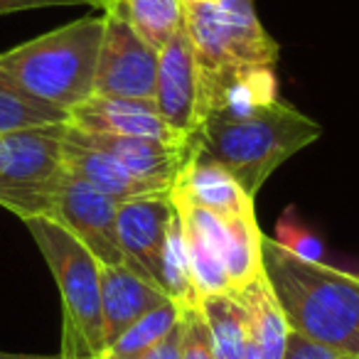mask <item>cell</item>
Instances as JSON below:
<instances>
[{
    "mask_svg": "<svg viewBox=\"0 0 359 359\" xmlns=\"http://www.w3.org/2000/svg\"><path fill=\"white\" fill-rule=\"evenodd\" d=\"M264 278L280 305L290 332L339 352H359V276L308 261L261 236Z\"/></svg>",
    "mask_w": 359,
    "mask_h": 359,
    "instance_id": "6da1fadb",
    "label": "cell"
},
{
    "mask_svg": "<svg viewBox=\"0 0 359 359\" xmlns=\"http://www.w3.org/2000/svg\"><path fill=\"white\" fill-rule=\"evenodd\" d=\"M323 126L278 99L241 118L207 114L197 130V145L256 197L264 182L285 163L320 138Z\"/></svg>",
    "mask_w": 359,
    "mask_h": 359,
    "instance_id": "7a4b0ae2",
    "label": "cell"
},
{
    "mask_svg": "<svg viewBox=\"0 0 359 359\" xmlns=\"http://www.w3.org/2000/svg\"><path fill=\"white\" fill-rule=\"evenodd\" d=\"M104 15L81 18L0 55V76L27 96L67 111L94 96Z\"/></svg>",
    "mask_w": 359,
    "mask_h": 359,
    "instance_id": "3957f363",
    "label": "cell"
},
{
    "mask_svg": "<svg viewBox=\"0 0 359 359\" xmlns=\"http://www.w3.org/2000/svg\"><path fill=\"white\" fill-rule=\"evenodd\" d=\"M62 295V359H99L106 349L96 256L65 226L45 217L25 219Z\"/></svg>",
    "mask_w": 359,
    "mask_h": 359,
    "instance_id": "277c9868",
    "label": "cell"
},
{
    "mask_svg": "<svg viewBox=\"0 0 359 359\" xmlns=\"http://www.w3.org/2000/svg\"><path fill=\"white\" fill-rule=\"evenodd\" d=\"M185 32L200 72L276 67L278 42L254 11V0H217L207 6L185 3Z\"/></svg>",
    "mask_w": 359,
    "mask_h": 359,
    "instance_id": "5b68a950",
    "label": "cell"
},
{
    "mask_svg": "<svg viewBox=\"0 0 359 359\" xmlns=\"http://www.w3.org/2000/svg\"><path fill=\"white\" fill-rule=\"evenodd\" d=\"M67 123L0 133V207L22 222L45 217L65 175L62 143Z\"/></svg>",
    "mask_w": 359,
    "mask_h": 359,
    "instance_id": "8992f818",
    "label": "cell"
},
{
    "mask_svg": "<svg viewBox=\"0 0 359 359\" xmlns=\"http://www.w3.org/2000/svg\"><path fill=\"white\" fill-rule=\"evenodd\" d=\"M158 50L143 42L116 8L104 11V37L94 74V94L153 101Z\"/></svg>",
    "mask_w": 359,
    "mask_h": 359,
    "instance_id": "52a82bcc",
    "label": "cell"
},
{
    "mask_svg": "<svg viewBox=\"0 0 359 359\" xmlns=\"http://www.w3.org/2000/svg\"><path fill=\"white\" fill-rule=\"evenodd\" d=\"M116 207L118 202L86 185L65 168V175L52 192L45 219L65 226L96 256L99 264L121 266L126 264V256L116 236Z\"/></svg>",
    "mask_w": 359,
    "mask_h": 359,
    "instance_id": "ba28073f",
    "label": "cell"
},
{
    "mask_svg": "<svg viewBox=\"0 0 359 359\" xmlns=\"http://www.w3.org/2000/svg\"><path fill=\"white\" fill-rule=\"evenodd\" d=\"M153 104L177 135H195L202 123L200 65L185 27L158 52Z\"/></svg>",
    "mask_w": 359,
    "mask_h": 359,
    "instance_id": "9c48e42d",
    "label": "cell"
},
{
    "mask_svg": "<svg viewBox=\"0 0 359 359\" xmlns=\"http://www.w3.org/2000/svg\"><path fill=\"white\" fill-rule=\"evenodd\" d=\"M172 202L182 222L195 226L222 256L231 288H244L264 273V264H261V236H264V231L259 229L254 212L239 217H222L210 210L185 205V202Z\"/></svg>",
    "mask_w": 359,
    "mask_h": 359,
    "instance_id": "30bf717a",
    "label": "cell"
},
{
    "mask_svg": "<svg viewBox=\"0 0 359 359\" xmlns=\"http://www.w3.org/2000/svg\"><path fill=\"white\" fill-rule=\"evenodd\" d=\"M175 215L172 197H138L116 207V236L126 264L160 285V254L165 231Z\"/></svg>",
    "mask_w": 359,
    "mask_h": 359,
    "instance_id": "8fae6325",
    "label": "cell"
},
{
    "mask_svg": "<svg viewBox=\"0 0 359 359\" xmlns=\"http://www.w3.org/2000/svg\"><path fill=\"white\" fill-rule=\"evenodd\" d=\"M67 126L81 133L121 135V138H155V140H185L165 126L153 101L114 99V96H89L69 111Z\"/></svg>",
    "mask_w": 359,
    "mask_h": 359,
    "instance_id": "7c38bea8",
    "label": "cell"
},
{
    "mask_svg": "<svg viewBox=\"0 0 359 359\" xmlns=\"http://www.w3.org/2000/svg\"><path fill=\"white\" fill-rule=\"evenodd\" d=\"M62 163H65L67 172L84 180L86 185L104 192L106 197H111V200H116V202L138 200V197L170 195V187L160 185V182L135 177V175L128 172L114 155L96 148V145L86 143V140L81 138L74 128H69V126H67L65 143H62Z\"/></svg>",
    "mask_w": 359,
    "mask_h": 359,
    "instance_id": "4fadbf2b",
    "label": "cell"
},
{
    "mask_svg": "<svg viewBox=\"0 0 359 359\" xmlns=\"http://www.w3.org/2000/svg\"><path fill=\"white\" fill-rule=\"evenodd\" d=\"M170 197L222 217H239L254 212V197L246 195L229 170L222 168L205 150H200V145L190 155L185 168L180 170Z\"/></svg>",
    "mask_w": 359,
    "mask_h": 359,
    "instance_id": "5bb4252c",
    "label": "cell"
},
{
    "mask_svg": "<svg viewBox=\"0 0 359 359\" xmlns=\"http://www.w3.org/2000/svg\"><path fill=\"white\" fill-rule=\"evenodd\" d=\"M72 128V126H69ZM76 130V128H74ZM86 143L114 155L128 172L140 180L160 182L172 190L180 170L185 168L197 148V133L185 140H155V138H121V135H96L76 130Z\"/></svg>",
    "mask_w": 359,
    "mask_h": 359,
    "instance_id": "9a60e30c",
    "label": "cell"
},
{
    "mask_svg": "<svg viewBox=\"0 0 359 359\" xmlns=\"http://www.w3.org/2000/svg\"><path fill=\"white\" fill-rule=\"evenodd\" d=\"M101 278V318H104V339L109 347L114 339H118L135 320L148 315L165 300H170L163 293L158 283L148 276L138 273L128 264L121 266H99Z\"/></svg>",
    "mask_w": 359,
    "mask_h": 359,
    "instance_id": "2e32d148",
    "label": "cell"
},
{
    "mask_svg": "<svg viewBox=\"0 0 359 359\" xmlns=\"http://www.w3.org/2000/svg\"><path fill=\"white\" fill-rule=\"evenodd\" d=\"M202 84V118L207 114L241 118L261 106L278 101V81L273 67H244V69L200 72Z\"/></svg>",
    "mask_w": 359,
    "mask_h": 359,
    "instance_id": "e0dca14e",
    "label": "cell"
},
{
    "mask_svg": "<svg viewBox=\"0 0 359 359\" xmlns=\"http://www.w3.org/2000/svg\"><path fill=\"white\" fill-rule=\"evenodd\" d=\"M231 298L244 308L246 323H249V337L256 342L264 359H283L285 342H288L290 327L280 305L276 303L264 273L254 283L234 290Z\"/></svg>",
    "mask_w": 359,
    "mask_h": 359,
    "instance_id": "ac0fdd59",
    "label": "cell"
},
{
    "mask_svg": "<svg viewBox=\"0 0 359 359\" xmlns=\"http://www.w3.org/2000/svg\"><path fill=\"white\" fill-rule=\"evenodd\" d=\"M111 8L158 52L185 27V0H114Z\"/></svg>",
    "mask_w": 359,
    "mask_h": 359,
    "instance_id": "d6986e66",
    "label": "cell"
},
{
    "mask_svg": "<svg viewBox=\"0 0 359 359\" xmlns=\"http://www.w3.org/2000/svg\"><path fill=\"white\" fill-rule=\"evenodd\" d=\"M175 205V202H172ZM160 288L172 303L180 305V310L200 308V295L195 288L190 266V251L185 241V226L180 219L177 210L170 217L168 231H165L163 254H160Z\"/></svg>",
    "mask_w": 359,
    "mask_h": 359,
    "instance_id": "ffe728a7",
    "label": "cell"
},
{
    "mask_svg": "<svg viewBox=\"0 0 359 359\" xmlns=\"http://www.w3.org/2000/svg\"><path fill=\"white\" fill-rule=\"evenodd\" d=\"M200 310L210 325L215 359H246L249 323L244 308L231 295H215L202 300Z\"/></svg>",
    "mask_w": 359,
    "mask_h": 359,
    "instance_id": "44dd1931",
    "label": "cell"
},
{
    "mask_svg": "<svg viewBox=\"0 0 359 359\" xmlns=\"http://www.w3.org/2000/svg\"><path fill=\"white\" fill-rule=\"evenodd\" d=\"M182 318V310L172 300H165L163 305H158L155 310H150L148 315H143L140 320H135L118 339L109 344L104 349L99 359H138L143 357L148 349H153L175 325Z\"/></svg>",
    "mask_w": 359,
    "mask_h": 359,
    "instance_id": "7402d4cb",
    "label": "cell"
},
{
    "mask_svg": "<svg viewBox=\"0 0 359 359\" xmlns=\"http://www.w3.org/2000/svg\"><path fill=\"white\" fill-rule=\"evenodd\" d=\"M50 123H67V111L32 99L6 76H0V133Z\"/></svg>",
    "mask_w": 359,
    "mask_h": 359,
    "instance_id": "603a6c76",
    "label": "cell"
},
{
    "mask_svg": "<svg viewBox=\"0 0 359 359\" xmlns=\"http://www.w3.org/2000/svg\"><path fill=\"white\" fill-rule=\"evenodd\" d=\"M182 219V217H180ZM185 226V241L187 251H190V266H192V278H195V288L200 300L215 298V295H231V280L226 273V266L222 256L215 251V246L200 234L192 224L182 222Z\"/></svg>",
    "mask_w": 359,
    "mask_h": 359,
    "instance_id": "cb8c5ba5",
    "label": "cell"
},
{
    "mask_svg": "<svg viewBox=\"0 0 359 359\" xmlns=\"http://www.w3.org/2000/svg\"><path fill=\"white\" fill-rule=\"evenodd\" d=\"M276 241H278L283 249L293 251L295 256L308 261H323V241L315 234H310L303 224L293 217V210H288L276 224Z\"/></svg>",
    "mask_w": 359,
    "mask_h": 359,
    "instance_id": "d4e9b609",
    "label": "cell"
},
{
    "mask_svg": "<svg viewBox=\"0 0 359 359\" xmlns=\"http://www.w3.org/2000/svg\"><path fill=\"white\" fill-rule=\"evenodd\" d=\"M180 359H215L212 352V334L200 308L182 310V342Z\"/></svg>",
    "mask_w": 359,
    "mask_h": 359,
    "instance_id": "484cf974",
    "label": "cell"
},
{
    "mask_svg": "<svg viewBox=\"0 0 359 359\" xmlns=\"http://www.w3.org/2000/svg\"><path fill=\"white\" fill-rule=\"evenodd\" d=\"M283 359H354V357L339 352V349L327 347V344L313 342V339L303 337L298 332H290L288 342H285Z\"/></svg>",
    "mask_w": 359,
    "mask_h": 359,
    "instance_id": "4316f807",
    "label": "cell"
},
{
    "mask_svg": "<svg viewBox=\"0 0 359 359\" xmlns=\"http://www.w3.org/2000/svg\"><path fill=\"white\" fill-rule=\"evenodd\" d=\"M114 0H0V15L20 11H37V8H57V6H91L106 11Z\"/></svg>",
    "mask_w": 359,
    "mask_h": 359,
    "instance_id": "83f0119b",
    "label": "cell"
},
{
    "mask_svg": "<svg viewBox=\"0 0 359 359\" xmlns=\"http://www.w3.org/2000/svg\"><path fill=\"white\" fill-rule=\"evenodd\" d=\"M180 342H182V318L153 349H148L138 359H180Z\"/></svg>",
    "mask_w": 359,
    "mask_h": 359,
    "instance_id": "f1b7e54d",
    "label": "cell"
},
{
    "mask_svg": "<svg viewBox=\"0 0 359 359\" xmlns=\"http://www.w3.org/2000/svg\"><path fill=\"white\" fill-rule=\"evenodd\" d=\"M0 359H62V354H13V352H0Z\"/></svg>",
    "mask_w": 359,
    "mask_h": 359,
    "instance_id": "f546056e",
    "label": "cell"
},
{
    "mask_svg": "<svg viewBox=\"0 0 359 359\" xmlns=\"http://www.w3.org/2000/svg\"><path fill=\"white\" fill-rule=\"evenodd\" d=\"M246 359H264L259 352V347H256V342L249 337V344H246Z\"/></svg>",
    "mask_w": 359,
    "mask_h": 359,
    "instance_id": "4dcf8cb0",
    "label": "cell"
},
{
    "mask_svg": "<svg viewBox=\"0 0 359 359\" xmlns=\"http://www.w3.org/2000/svg\"><path fill=\"white\" fill-rule=\"evenodd\" d=\"M185 3H195V6H207V3H217V0H185Z\"/></svg>",
    "mask_w": 359,
    "mask_h": 359,
    "instance_id": "1f68e13d",
    "label": "cell"
},
{
    "mask_svg": "<svg viewBox=\"0 0 359 359\" xmlns=\"http://www.w3.org/2000/svg\"><path fill=\"white\" fill-rule=\"evenodd\" d=\"M354 359H359V352H357V354H354Z\"/></svg>",
    "mask_w": 359,
    "mask_h": 359,
    "instance_id": "d6a6232c",
    "label": "cell"
}]
</instances>
